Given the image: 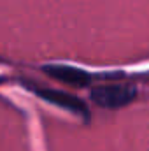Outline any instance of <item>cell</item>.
<instances>
[{
  "label": "cell",
  "instance_id": "cell-2",
  "mask_svg": "<svg viewBox=\"0 0 149 151\" xmlns=\"http://www.w3.org/2000/svg\"><path fill=\"white\" fill-rule=\"evenodd\" d=\"M35 93L46 102H51L58 107H63L86 121L90 119V109L79 97H74V95H70L67 91H60V90H49V88H37Z\"/></svg>",
  "mask_w": 149,
  "mask_h": 151
},
{
  "label": "cell",
  "instance_id": "cell-3",
  "mask_svg": "<svg viewBox=\"0 0 149 151\" xmlns=\"http://www.w3.org/2000/svg\"><path fill=\"white\" fill-rule=\"evenodd\" d=\"M44 72L60 81V83H65L69 86H74V88H84L91 83V76L88 72H84L82 69H77V67H70V65H44L42 67Z\"/></svg>",
  "mask_w": 149,
  "mask_h": 151
},
{
  "label": "cell",
  "instance_id": "cell-1",
  "mask_svg": "<svg viewBox=\"0 0 149 151\" xmlns=\"http://www.w3.org/2000/svg\"><path fill=\"white\" fill-rule=\"evenodd\" d=\"M91 100L104 109H121L137 99L133 84H98L90 91Z\"/></svg>",
  "mask_w": 149,
  "mask_h": 151
}]
</instances>
